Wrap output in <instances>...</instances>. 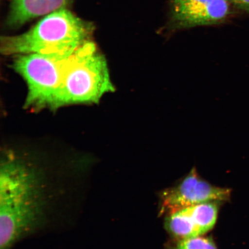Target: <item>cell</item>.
<instances>
[{
  "label": "cell",
  "mask_w": 249,
  "mask_h": 249,
  "mask_svg": "<svg viewBox=\"0 0 249 249\" xmlns=\"http://www.w3.org/2000/svg\"><path fill=\"white\" fill-rule=\"evenodd\" d=\"M93 164L43 162L4 149L0 160V249L73 226L88 197Z\"/></svg>",
  "instance_id": "1"
},
{
  "label": "cell",
  "mask_w": 249,
  "mask_h": 249,
  "mask_svg": "<svg viewBox=\"0 0 249 249\" xmlns=\"http://www.w3.org/2000/svg\"><path fill=\"white\" fill-rule=\"evenodd\" d=\"M35 26L19 35L1 38L3 54L73 53L91 41L95 26L69 9H59L43 16Z\"/></svg>",
  "instance_id": "2"
},
{
  "label": "cell",
  "mask_w": 249,
  "mask_h": 249,
  "mask_svg": "<svg viewBox=\"0 0 249 249\" xmlns=\"http://www.w3.org/2000/svg\"><path fill=\"white\" fill-rule=\"evenodd\" d=\"M115 91L107 61L91 40L71 56L54 110L71 105L97 104L106 93Z\"/></svg>",
  "instance_id": "3"
},
{
  "label": "cell",
  "mask_w": 249,
  "mask_h": 249,
  "mask_svg": "<svg viewBox=\"0 0 249 249\" xmlns=\"http://www.w3.org/2000/svg\"><path fill=\"white\" fill-rule=\"evenodd\" d=\"M74 52L15 55L12 69L22 77L27 86L25 108L54 110L65 68Z\"/></svg>",
  "instance_id": "4"
},
{
  "label": "cell",
  "mask_w": 249,
  "mask_h": 249,
  "mask_svg": "<svg viewBox=\"0 0 249 249\" xmlns=\"http://www.w3.org/2000/svg\"><path fill=\"white\" fill-rule=\"evenodd\" d=\"M230 197V189L212 185L202 179L194 167L178 184L161 192L160 213L167 214L180 208L204 202H226Z\"/></svg>",
  "instance_id": "5"
},
{
  "label": "cell",
  "mask_w": 249,
  "mask_h": 249,
  "mask_svg": "<svg viewBox=\"0 0 249 249\" xmlns=\"http://www.w3.org/2000/svg\"><path fill=\"white\" fill-rule=\"evenodd\" d=\"M228 0H170V31L222 23L230 14Z\"/></svg>",
  "instance_id": "6"
},
{
  "label": "cell",
  "mask_w": 249,
  "mask_h": 249,
  "mask_svg": "<svg viewBox=\"0 0 249 249\" xmlns=\"http://www.w3.org/2000/svg\"><path fill=\"white\" fill-rule=\"evenodd\" d=\"M221 203L204 202L171 212L165 219V227L177 239L203 235L215 225Z\"/></svg>",
  "instance_id": "7"
},
{
  "label": "cell",
  "mask_w": 249,
  "mask_h": 249,
  "mask_svg": "<svg viewBox=\"0 0 249 249\" xmlns=\"http://www.w3.org/2000/svg\"><path fill=\"white\" fill-rule=\"evenodd\" d=\"M74 0H11L5 23L9 29L23 26L31 20L59 9L68 8Z\"/></svg>",
  "instance_id": "8"
},
{
  "label": "cell",
  "mask_w": 249,
  "mask_h": 249,
  "mask_svg": "<svg viewBox=\"0 0 249 249\" xmlns=\"http://www.w3.org/2000/svg\"><path fill=\"white\" fill-rule=\"evenodd\" d=\"M167 249H217L213 239L203 235L177 239Z\"/></svg>",
  "instance_id": "9"
},
{
  "label": "cell",
  "mask_w": 249,
  "mask_h": 249,
  "mask_svg": "<svg viewBox=\"0 0 249 249\" xmlns=\"http://www.w3.org/2000/svg\"><path fill=\"white\" fill-rule=\"evenodd\" d=\"M230 4L249 12V0H228Z\"/></svg>",
  "instance_id": "10"
}]
</instances>
